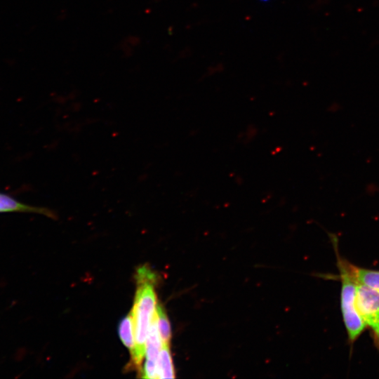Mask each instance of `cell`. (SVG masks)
<instances>
[{"label":"cell","instance_id":"1","mask_svg":"<svg viewBox=\"0 0 379 379\" xmlns=\"http://www.w3.org/2000/svg\"><path fill=\"white\" fill-rule=\"evenodd\" d=\"M138 288L131 312L134 328L135 347L131 354L133 364L139 370L145 356L146 342L149 329L155 314L157 295L154 272L143 267L138 270Z\"/></svg>","mask_w":379,"mask_h":379},{"label":"cell","instance_id":"2","mask_svg":"<svg viewBox=\"0 0 379 379\" xmlns=\"http://www.w3.org/2000/svg\"><path fill=\"white\" fill-rule=\"evenodd\" d=\"M337 258V266L341 281L340 309L349 341L352 343L360 336L366 328L356 303L357 282L350 275L346 260L339 255L336 238L332 237Z\"/></svg>","mask_w":379,"mask_h":379},{"label":"cell","instance_id":"3","mask_svg":"<svg viewBox=\"0 0 379 379\" xmlns=\"http://www.w3.org/2000/svg\"><path fill=\"white\" fill-rule=\"evenodd\" d=\"M356 303L362 320L371 331L374 345L379 350V291L357 284Z\"/></svg>","mask_w":379,"mask_h":379},{"label":"cell","instance_id":"4","mask_svg":"<svg viewBox=\"0 0 379 379\" xmlns=\"http://www.w3.org/2000/svg\"><path fill=\"white\" fill-rule=\"evenodd\" d=\"M37 213L53 219L57 217L54 211L47 208L30 206L18 201L10 195L0 192V213Z\"/></svg>","mask_w":379,"mask_h":379},{"label":"cell","instance_id":"5","mask_svg":"<svg viewBox=\"0 0 379 379\" xmlns=\"http://www.w3.org/2000/svg\"><path fill=\"white\" fill-rule=\"evenodd\" d=\"M349 272L357 284H360L379 291V270L356 266L347 261Z\"/></svg>","mask_w":379,"mask_h":379},{"label":"cell","instance_id":"6","mask_svg":"<svg viewBox=\"0 0 379 379\" xmlns=\"http://www.w3.org/2000/svg\"><path fill=\"white\" fill-rule=\"evenodd\" d=\"M158 378H174L175 371L169 345H163L157 361Z\"/></svg>","mask_w":379,"mask_h":379},{"label":"cell","instance_id":"7","mask_svg":"<svg viewBox=\"0 0 379 379\" xmlns=\"http://www.w3.org/2000/svg\"><path fill=\"white\" fill-rule=\"evenodd\" d=\"M118 333L123 344L132 354L135 347V335L133 318L131 312L119 322Z\"/></svg>","mask_w":379,"mask_h":379},{"label":"cell","instance_id":"8","mask_svg":"<svg viewBox=\"0 0 379 379\" xmlns=\"http://www.w3.org/2000/svg\"><path fill=\"white\" fill-rule=\"evenodd\" d=\"M156 317L157 326L163 345H170L171 339V328L168 316L160 304L157 305Z\"/></svg>","mask_w":379,"mask_h":379}]
</instances>
